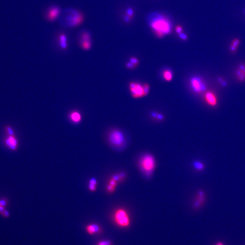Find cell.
Wrapping results in <instances>:
<instances>
[{
	"label": "cell",
	"mask_w": 245,
	"mask_h": 245,
	"mask_svg": "<svg viewBox=\"0 0 245 245\" xmlns=\"http://www.w3.org/2000/svg\"><path fill=\"white\" fill-rule=\"evenodd\" d=\"M190 84L192 90L196 94H201L205 91L207 89L204 81L198 76H194L191 78Z\"/></svg>",
	"instance_id": "8992f818"
},
{
	"label": "cell",
	"mask_w": 245,
	"mask_h": 245,
	"mask_svg": "<svg viewBox=\"0 0 245 245\" xmlns=\"http://www.w3.org/2000/svg\"><path fill=\"white\" fill-rule=\"evenodd\" d=\"M6 131L9 135H14V133L13 130L10 126H7L6 128Z\"/></svg>",
	"instance_id": "83f0119b"
},
{
	"label": "cell",
	"mask_w": 245,
	"mask_h": 245,
	"mask_svg": "<svg viewBox=\"0 0 245 245\" xmlns=\"http://www.w3.org/2000/svg\"><path fill=\"white\" fill-rule=\"evenodd\" d=\"M204 199H205V195L204 192L202 190H200L198 192V196L196 198L194 202L193 206L194 208L197 209L200 207L204 201Z\"/></svg>",
	"instance_id": "7c38bea8"
},
{
	"label": "cell",
	"mask_w": 245,
	"mask_h": 245,
	"mask_svg": "<svg viewBox=\"0 0 245 245\" xmlns=\"http://www.w3.org/2000/svg\"><path fill=\"white\" fill-rule=\"evenodd\" d=\"M176 32L178 34L183 32V28L181 25H178L176 27Z\"/></svg>",
	"instance_id": "f1b7e54d"
},
{
	"label": "cell",
	"mask_w": 245,
	"mask_h": 245,
	"mask_svg": "<svg viewBox=\"0 0 245 245\" xmlns=\"http://www.w3.org/2000/svg\"><path fill=\"white\" fill-rule=\"evenodd\" d=\"M70 120L73 123H79L82 120V115L80 112L77 111H74L71 112L69 115Z\"/></svg>",
	"instance_id": "9a60e30c"
},
{
	"label": "cell",
	"mask_w": 245,
	"mask_h": 245,
	"mask_svg": "<svg viewBox=\"0 0 245 245\" xmlns=\"http://www.w3.org/2000/svg\"><path fill=\"white\" fill-rule=\"evenodd\" d=\"M193 164L194 168L198 170H202L204 168L203 164L199 161H195L193 163Z\"/></svg>",
	"instance_id": "ffe728a7"
},
{
	"label": "cell",
	"mask_w": 245,
	"mask_h": 245,
	"mask_svg": "<svg viewBox=\"0 0 245 245\" xmlns=\"http://www.w3.org/2000/svg\"><path fill=\"white\" fill-rule=\"evenodd\" d=\"M7 205V201L6 200L2 199L0 200V205L5 207Z\"/></svg>",
	"instance_id": "d6a6232c"
},
{
	"label": "cell",
	"mask_w": 245,
	"mask_h": 245,
	"mask_svg": "<svg viewBox=\"0 0 245 245\" xmlns=\"http://www.w3.org/2000/svg\"><path fill=\"white\" fill-rule=\"evenodd\" d=\"M115 223L121 228H127L130 224V216L126 210L120 208L117 209L114 214Z\"/></svg>",
	"instance_id": "3957f363"
},
{
	"label": "cell",
	"mask_w": 245,
	"mask_h": 245,
	"mask_svg": "<svg viewBox=\"0 0 245 245\" xmlns=\"http://www.w3.org/2000/svg\"><path fill=\"white\" fill-rule=\"evenodd\" d=\"M67 37L64 34H61L59 37V45L61 49L65 50L68 47Z\"/></svg>",
	"instance_id": "2e32d148"
},
{
	"label": "cell",
	"mask_w": 245,
	"mask_h": 245,
	"mask_svg": "<svg viewBox=\"0 0 245 245\" xmlns=\"http://www.w3.org/2000/svg\"><path fill=\"white\" fill-rule=\"evenodd\" d=\"M126 66L128 69H133L135 66L134 64L131 63L130 62H129L126 63Z\"/></svg>",
	"instance_id": "1f68e13d"
},
{
	"label": "cell",
	"mask_w": 245,
	"mask_h": 245,
	"mask_svg": "<svg viewBox=\"0 0 245 245\" xmlns=\"http://www.w3.org/2000/svg\"><path fill=\"white\" fill-rule=\"evenodd\" d=\"M143 88H144V91H145V95L147 96L149 94V91L150 86L148 84H145L143 85Z\"/></svg>",
	"instance_id": "603a6c76"
},
{
	"label": "cell",
	"mask_w": 245,
	"mask_h": 245,
	"mask_svg": "<svg viewBox=\"0 0 245 245\" xmlns=\"http://www.w3.org/2000/svg\"><path fill=\"white\" fill-rule=\"evenodd\" d=\"M234 76L236 80L239 83L245 82V63L238 65L234 71Z\"/></svg>",
	"instance_id": "ba28073f"
},
{
	"label": "cell",
	"mask_w": 245,
	"mask_h": 245,
	"mask_svg": "<svg viewBox=\"0 0 245 245\" xmlns=\"http://www.w3.org/2000/svg\"><path fill=\"white\" fill-rule=\"evenodd\" d=\"M204 99L208 105L212 107H215L217 105L218 100L216 94L213 91L206 92L204 95Z\"/></svg>",
	"instance_id": "9c48e42d"
},
{
	"label": "cell",
	"mask_w": 245,
	"mask_h": 245,
	"mask_svg": "<svg viewBox=\"0 0 245 245\" xmlns=\"http://www.w3.org/2000/svg\"><path fill=\"white\" fill-rule=\"evenodd\" d=\"M64 16V23L67 26H75L79 25L83 21V15L75 10L66 11Z\"/></svg>",
	"instance_id": "277c9868"
},
{
	"label": "cell",
	"mask_w": 245,
	"mask_h": 245,
	"mask_svg": "<svg viewBox=\"0 0 245 245\" xmlns=\"http://www.w3.org/2000/svg\"><path fill=\"white\" fill-rule=\"evenodd\" d=\"M217 81H218V82H219L221 85H222V86H225L227 85V83L225 81V80H223L222 78L219 77L217 79Z\"/></svg>",
	"instance_id": "484cf974"
},
{
	"label": "cell",
	"mask_w": 245,
	"mask_h": 245,
	"mask_svg": "<svg viewBox=\"0 0 245 245\" xmlns=\"http://www.w3.org/2000/svg\"><path fill=\"white\" fill-rule=\"evenodd\" d=\"M179 37L183 40H187V38H188V37H187V36L185 34L183 33V32L179 34Z\"/></svg>",
	"instance_id": "f546056e"
},
{
	"label": "cell",
	"mask_w": 245,
	"mask_h": 245,
	"mask_svg": "<svg viewBox=\"0 0 245 245\" xmlns=\"http://www.w3.org/2000/svg\"><path fill=\"white\" fill-rule=\"evenodd\" d=\"M134 14V12L132 8H129L126 10V15L130 17L131 18L133 17Z\"/></svg>",
	"instance_id": "d4e9b609"
},
{
	"label": "cell",
	"mask_w": 245,
	"mask_h": 245,
	"mask_svg": "<svg viewBox=\"0 0 245 245\" xmlns=\"http://www.w3.org/2000/svg\"><path fill=\"white\" fill-rule=\"evenodd\" d=\"M241 40L239 38H235L232 40L229 46V51L232 54L235 53L241 44Z\"/></svg>",
	"instance_id": "4fadbf2b"
},
{
	"label": "cell",
	"mask_w": 245,
	"mask_h": 245,
	"mask_svg": "<svg viewBox=\"0 0 245 245\" xmlns=\"http://www.w3.org/2000/svg\"><path fill=\"white\" fill-rule=\"evenodd\" d=\"M129 86L133 97L137 99L145 96L143 85H141L140 84L132 82L130 83Z\"/></svg>",
	"instance_id": "52a82bcc"
},
{
	"label": "cell",
	"mask_w": 245,
	"mask_h": 245,
	"mask_svg": "<svg viewBox=\"0 0 245 245\" xmlns=\"http://www.w3.org/2000/svg\"><path fill=\"white\" fill-rule=\"evenodd\" d=\"M216 245H224V244H222V243H217V244Z\"/></svg>",
	"instance_id": "8d00e7d4"
},
{
	"label": "cell",
	"mask_w": 245,
	"mask_h": 245,
	"mask_svg": "<svg viewBox=\"0 0 245 245\" xmlns=\"http://www.w3.org/2000/svg\"><path fill=\"white\" fill-rule=\"evenodd\" d=\"M97 182L96 179L93 178L89 180V189L91 192H95L96 190Z\"/></svg>",
	"instance_id": "ac0fdd59"
},
{
	"label": "cell",
	"mask_w": 245,
	"mask_h": 245,
	"mask_svg": "<svg viewBox=\"0 0 245 245\" xmlns=\"http://www.w3.org/2000/svg\"><path fill=\"white\" fill-rule=\"evenodd\" d=\"M156 165L155 158L150 153L144 154L139 160V166L140 170L148 178L151 177L155 170Z\"/></svg>",
	"instance_id": "7a4b0ae2"
},
{
	"label": "cell",
	"mask_w": 245,
	"mask_h": 245,
	"mask_svg": "<svg viewBox=\"0 0 245 245\" xmlns=\"http://www.w3.org/2000/svg\"><path fill=\"white\" fill-rule=\"evenodd\" d=\"M5 207L0 205V213L2 214L5 211Z\"/></svg>",
	"instance_id": "d590c367"
},
{
	"label": "cell",
	"mask_w": 245,
	"mask_h": 245,
	"mask_svg": "<svg viewBox=\"0 0 245 245\" xmlns=\"http://www.w3.org/2000/svg\"><path fill=\"white\" fill-rule=\"evenodd\" d=\"M130 62L131 63L134 64L135 66H137L138 64V63H139V61H138V59L136 58V57H131V58L130 59Z\"/></svg>",
	"instance_id": "cb8c5ba5"
},
{
	"label": "cell",
	"mask_w": 245,
	"mask_h": 245,
	"mask_svg": "<svg viewBox=\"0 0 245 245\" xmlns=\"http://www.w3.org/2000/svg\"><path fill=\"white\" fill-rule=\"evenodd\" d=\"M86 230L89 234L95 235L101 232L102 228L98 224H89L86 227Z\"/></svg>",
	"instance_id": "8fae6325"
},
{
	"label": "cell",
	"mask_w": 245,
	"mask_h": 245,
	"mask_svg": "<svg viewBox=\"0 0 245 245\" xmlns=\"http://www.w3.org/2000/svg\"><path fill=\"white\" fill-rule=\"evenodd\" d=\"M149 24L158 37H163L171 33L172 22L164 15L159 13L152 15L149 20Z\"/></svg>",
	"instance_id": "6da1fadb"
},
{
	"label": "cell",
	"mask_w": 245,
	"mask_h": 245,
	"mask_svg": "<svg viewBox=\"0 0 245 245\" xmlns=\"http://www.w3.org/2000/svg\"><path fill=\"white\" fill-rule=\"evenodd\" d=\"M164 119V117L163 115H161V114H158L157 118H156V119H157V120H162Z\"/></svg>",
	"instance_id": "e575fe53"
},
{
	"label": "cell",
	"mask_w": 245,
	"mask_h": 245,
	"mask_svg": "<svg viewBox=\"0 0 245 245\" xmlns=\"http://www.w3.org/2000/svg\"><path fill=\"white\" fill-rule=\"evenodd\" d=\"M60 8L59 7L55 6L49 9L47 14V17L49 20L53 21L56 19L60 14Z\"/></svg>",
	"instance_id": "30bf717a"
},
{
	"label": "cell",
	"mask_w": 245,
	"mask_h": 245,
	"mask_svg": "<svg viewBox=\"0 0 245 245\" xmlns=\"http://www.w3.org/2000/svg\"><path fill=\"white\" fill-rule=\"evenodd\" d=\"M82 40H90V36L89 33L87 32L83 33L81 35V41Z\"/></svg>",
	"instance_id": "44dd1931"
},
{
	"label": "cell",
	"mask_w": 245,
	"mask_h": 245,
	"mask_svg": "<svg viewBox=\"0 0 245 245\" xmlns=\"http://www.w3.org/2000/svg\"><path fill=\"white\" fill-rule=\"evenodd\" d=\"M163 78L166 81H170L173 78V74L170 70H165L163 72Z\"/></svg>",
	"instance_id": "e0dca14e"
},
{
	"label": "cell",
	"mask_w": 245,
	"mask_h": 245,
	"mask_svg": "<svg viewBox=\"0 0 245 245\" xmlns=\"http://www.w3.org/2000/svg\"><path fill=\"white\" fill-rule=\"evenodd\" d=\"M109 142L113 146L120 148L125 143V136L121 131L117 129L112 130L108 136Z\"/></svg>",
	"instance_id": "5b68a950"
},
{
	"label": "cell",
	"mask_w": 245,
	"mask_h": 245,
	"mask_svg": "<svg viewBox=\"0 0 245 245\" xmlns=\"http://www.w3.org/2000/svg\"><path fill=\"white\" fill-rule=\"evenodd\" d=\"M6 144L11 149L16 150L17 148L18 141L14 135H9L6 140Z\"/></svg>",
	"instance_id": "5bb4252c"
},
{
	"label": "cell",
	"mask_w": 245,
	"mask_h": 245,
	"mask_svg": "<svg viewBox=\"0 0 245 245\" xmlns=\"http://www.w3.org/2000/svg\"><path fill=\"white\" fill-rule=\"evenodd\" d=\"M81 46L85 50H89L91 47L90 40H82L81 42Z\"/></svg>",
	"instance_id": "d6986e66"
},
{
	"label": "cell",
	"mask_w": 245,
	"mask_h": 245,
	"mask_svg": "<svg viewBox=\"0 0 245 245\" xmlns=\"http://www.w3.org/2000/svg\"><path fill=\"white\" fill-rule=\"evenodd\" d=\"M116 187L114 186L111 185L110 184L108 183L107 185L106 189H107V192L109 193H112L115 192V190Z\"/></svg>",
	"instance_id": "7402d4cb"
},
{
	"label": "cell",
	"mask_w": 245,
	"mask_h": 245,
	"mask_svg": "<svg viewBox=\"0 0 245 245\" xmlns=\"http://www.w3.org/2000/svg\"><path fill=\"white\" fill-rule=\"evenodd\" d=\"M97 245H112V243L110 241H102Z\"/></svg>",
	"instance_id": "4316f807"
},
{
	"label": "cell",
	"mask_w": 245,
	"mask_h": 245,
	"mask_svg": "<svg viewBox=\"0 0 245 245\" xmlns=\"http://www.w3.org/2000/svg\"><path fill=\"white\" fill-rule=\"evenodd\" d=\"M1 214L6 218H8L10 216V213L7 210H5V211Z\"/></svg>",
	"instance_id": "4dcf8cb0"
},
{
	"label": "cell",
	"mask_w": 245,
	"mask_h": 245,
	"mask_svg": "<svg viewBox=\"0 0 245 245\" xmlns=\"http://www.w3.org/2000/svg\"><path fill=\"white\" fill-rule=\"evenodd\" d=\"M123 19H124V21H125L126 22H129L130 21L131 19V18L130 17H129V16H128L127 15H125L124 17H123Z\"/></svg>",
	"instance_id": "836d02e7"
}]
</instances>
